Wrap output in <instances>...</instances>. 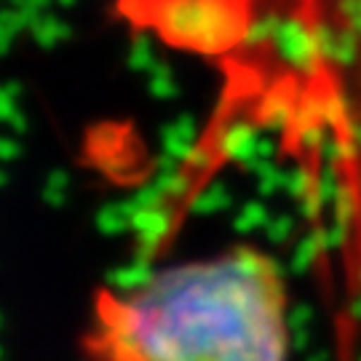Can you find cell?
<instances>
[{"instance_id": "obj_1", "label": "cell", "mask_w": 361, "mask_h": 361, "mask_svg": "<svg viewBox=\"0 0 361 361\" xmlns=\"http://www.w3.org/2000/svg\"><path fill=\"white\" fill-rule=\"evenodd\" d=\"M222 94V131H276L297 164L335 332L361 345V0H262L252 59Z\"/></svg>"}, {"instance_id": "obj_2", "label": "cell", "mask_w": 361, "mask_h": 361, "mask_svg": "<svg viewBox=\"0 0 361 361\" xmlns=\"http://www.w3.org/2000/svg\"><path fill=\"white\" fill-rule=\"evenodd\" d=\"M289 284L257 246L155 271L129 292L97 297L83 335L89 361H286Z\"/></svg>"}, {"instance_id": "obj_3", "label": "cell", "mask_w": 361, "mask_h": 361, "mask_svg": "<svg viewBox=\"0 0 361 361\" xmlns=\"http://www.w3.org/2000/svg\"><path fill=\"white\" fill-rule=\"evenodd\" d=\"M118 11L169 49L217 67L231 89L255 51L262 0H118Z\"/></svg>"}]
</instances>
